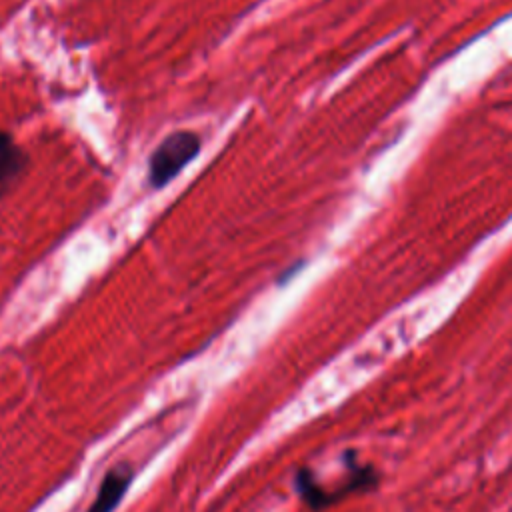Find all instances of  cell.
Listing matches in <instances>:
<instances>
[{"instance_id":"6da1fadb","label":"cell","mask_w":512,"mask_h":512,"mask_svg":"<svg viewBox=\"0 0 512 512\" xmlns=\"http://www.w3.org/2000/svg\"><path fill=\"white\" fill-rule=\"evenodd\" d=\"M202 138L192 130H176L160 140L148 158V184L164 188L170 184L200 152Z\"/></svg>"},{"instance_id":"3957f363","label":"cell","mask_w":512,"mask_h":512,"mask_svg":"<svg viewBox=\"0 0 512 512\" xmlns=\"http://www.w3.org/2000/svg\"><path fill=\"white\" fill-rule=\"evenodd\" d=\"M132 476L134 470L128 464H118L112 470H108L88 512H114V508L120 504L122 496L130 488Z\"/></svg>"},{"instance_id":"7a4b0ae2","label":"cell","mask_w":512,"mask_h":512,"mask_svg":"<svg viewBox=\"0 0 512 512\" xmlns=\"http://www.w3.org/2000/svg\"><path fill=\"white\" fill-rule=\"evenodd\" d=\"M30 166L28 152L10 132L0 130V198L10 194L24 178Z\"/></svg>"}]
</instances>
